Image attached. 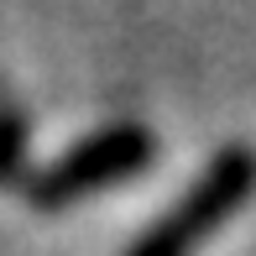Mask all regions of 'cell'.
<instances>
[{
    "label": "cell",
    "instance_id": "obj_1",
    "mask_svg": "<svg viewBox=\"0 0 256 256\" xmlns=\"http://www.w3.org/2000/svg\"><path fill=\"white\" fill-rule=\"evenodd\" d=\"M251 194H256V146L246 142L220 146L209 157V168L131 240L126 256H194L225 220H236L246 209Z\"/></svg>",
    "mask_w": 256,
    "mask_h": 256
},
{
    "label": "cell",
    "instance_id": "obj_2",
    "mask_svg": "<svg viewBox=\"0 0 256 256\" xmlns=\"http://www.w3.org/2000/svg\"><path fill=\"white\" fill-rule=\"evenodd\" d=\"M157 157V136L142 120H110L100 131H89L84 142H74L68 152H58L48 168H37L26 178V199L37 209H74L94 199L104 188H120L136 172H146Z\"/></svg>",
    "mask_w": 256,
    "mask_h": 256
},
{
    "label": "cell",
    "instance_id": "obj_3",
    "mask_svg": "<svg viewBox=\"0 0 256 256\" xmlns=\"http://www.w3.org/2000/svg\"><path fill=\"white\" fill-rule=\"evenodd\" d=\"M32 168V120L16 104H0V188L21 183Z\"/></svg>",
    "mask_w": 256,
    "mask_h": 256
}]
</instances>
